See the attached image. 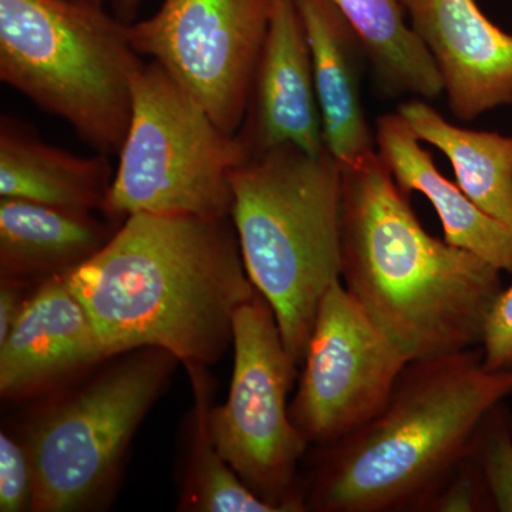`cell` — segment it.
<instances>
[{
	"label": "cell",
	"instance_id": "obj_1",
	"mask_svg": "<svg viewBox=\"0 0 512 512\" xmlns=\"http://www.w3.org/2000/svg\"><path fill=\"white\" fill-rule=\"evenodd\" d=\"M63 276L109 359L156 348L188 370L218 362L235 313L258 292L228 218L130 215Z\"/></svg>",
	"mask_w": 512,
	"mask_h": 512
},
{
	"label": "cell",
	"instance_id": "obj_2",
	"mask_svg": "<svg viewBox=\"0 0 512 512\" xmlns=\"http://www.w3.org/2000/svg\"><path fill=\"white\" fill-rule=\"evenodd\" d=\"M342 282L410 362L481 346L501 271L427 234L379 153L342 167Z\"/></svg>",
	"mask_w": 512,
	"mask_h": 512
},
{
	"label": "cell",
	"instance_id": "obj_3",
	"mask_svg": "<svg viewBox=\"0 0 512 512\" xmlns=\"http://www.w3.org/2000/svg\"><path fill=\"white\" fill-rule=\"evenodd\" d=\"M510 396L512 369H488L481 349L409 362L375 419L323 447L305 508L429 511Z\"/></svg>",
	"mask_w": 512,
	"mask_h": 512
},
{
	"label": "cell",
	"instance_id": "obj_4",
	"mask_svg": "<svg viewBox=\"0 0 512 512\" xmlns=\"http://www.w3.org/2000/svg\"><path fill=\"white\" fill-rule=\"evenodd\" d=\"M231 218L249 279L303 362L320 301L342 281V167L328 150L279 146L231 174Z\"/></svg>",
	"mask_w": 512,
	"mask_h": 512
},
{
	"label": "cell",
	"instance_id": "obj_5",
	"mask_svg": "<svg viewBox=\"0 0 512 512\" xmlns=\"http://www.w3.org/2000/svg\"><path fill=\"white\" fill-rule=\"evenodd\" d=\"M127 25L73 0H0V79L73 127L101 154L119 153L141 64Z\"/></svg>",
	"mask_w": 512,
	"mask_h": 512
},
{
	"label": "cell",
	"instance_id": "obj_6",
	"mask_svg": "<svg viewBox=\"0 0 512 512\" xmlns=\"http://www.w3.org/2000/svg\"><path fill=\"white\" fill-rule=\"evenodd\" d=\"M119 154L103 205L111 217H231V174L247 153L154 60L134 76Z\"/></svg>",
	"mask_w": 512,
	"mask_h": 512
},
{
	"label": "cell",
	"instance_id": "obj_7",
	"mask_svg": "<svg viewBox=\"0 0 512 512\" xmlns=\"http://www.w3.org/2000/svg\"><path fill=\"white\" fill-rule=\"evenodd\" d=\"M175 362L163 349H138L37 417L25 440L33 511L83 510L109 490Z\"/></svg>",
	"mask_w": 512,
	"mask_h": 512
},
{
	"label": "cell",
	"instance_id": "obj_8",
	"mask_svg": "<svg viewBox=\"0 0 512 512\" xmlns=\"http://www.w3.org/2000/svg\"><path fill=\"white\" fill-rule=\"evenodd\" d=\"M234 375L227 403L208 414L218 453L279 512L305 511L296 471L308 440L292 421L288 394L296 366L271 305L256 292L234 316Z\"/></svg>",
	"mask_w": 512,
	"mask_h": 512
},
{
	"label": "cell",
	"instance_id": "obj_9",
	"mask_svg": "<svg viewBox=\"0 0 512 512\" xmlns=\"http://www.w3.org/2000/svg\"><path fill=\"white\" fill-rule=\"evenodd\" d=\"M272 0H164L127 25L138 55L161 64L228 134L247 114Z\"/></svg>",
	"mask_w": 512,
	"mask_h": 512
},
{
	"label": "cell",
	"instance_id": "obj_10",
	"mask_svg": "<svg viewBox=\"0 0 512 512\" xmlns=\"http://www.w3.org/2000/svg\"><path fill=\"white\" fill-rule=\"evenodd\" d=\"M410 360L377 328L342 281L320 301L289 407L308 443L332 446L382 412Z\"/></svg>",
	"mask_w": 512,
	"mask_h": 512
},
{
	"label": "cell",
	"instance_id": "obj_11",
	"mask_svg": "<svg viewBox=\"0 0 512 512\" xmlns=\"http://www.w3.org/2000/svg\"><path fill=\"white\" fill-rule=\"evenodd\" d=\"M237 137L247 157L286 144L309 154L326 150L311 47L296 0H272L268 32Z\"/></svg>",
	"mask_w": 512,
	"mask_h": 512
},
{
	"label": "cell",
	"instance_id": "obj_12",
	"mask_svg": "<svg viewBox=\"0 0 512 512\" xmlns=\"http://www.w3.org/2000/svg\"><path fill=\"white\" fill-rule=\"evenodd\" d=\"M439 70L448 107L471 121L512 104V35L476 0H400Z\"/></svg>",
	"mask_w": 512,
	"mask_h": 512
},
{
	"label": "cell",
	"instance_id": "obj_13",
	"mask_svg": "<svg viewBox=\"0 0 512 512\" xmlns=\"http://www.w3.org/2000/svg\"><path fill=\"white\" fill-rule=\"evenodd\" d=\"M109 359L92 319L62 275L46 278L0 342V393L23 399Z\"/></svg>",
	"mask_w": 512,
	"mask_h": 512
},
{
	"label": "cell",
	"instance_id": "obj_14",
	"mask_svg": "<svg viewBox=\"0 0 512 512\" xmlns=\"http://www.w3.org/2000/svg\"><path fill=\"white\" fill-rule=\"evenodd\" d=\"M309 47L326 150L340 167L377 153L360 93L365 47L332 0H296Z\"/></svg>",
	"mask_w": 512,
	"mask_h": 512
},
{
	"label": "cell",
	"instance_id": "obj_15",
	"mask_svg": "<svg viewBox=\"0 0 512 512\" xmlns=\"http://www.w3.org/2000/svg\"><path fill=\"white\" fill-rule=\"evenodd\" d=\"M375 134L377 153L394 180L407 194L417 191L431 202L448 244L512 274V229L481 210L437 170L407 121L399 113L384 114L376 121Z\"/></svg>",
	"mask_w": 512,
	"mask_h": 512
},
{
	"label": "cell",
	"instance_id": "obj_16",
	"mask_svg": "<svg viewBox=\"0 0 512 512\" xmlns=\"http://www.w3.org/2000/svg\"><path fill=\"white\" fill-rule=\"evenodd\" d=\"M113 177L107 154L76 156L40 140L18 120H0V198L103 210Z\"/></svg>",
	"mask_w": 512,
	"mask_h": 512
},
{
	"label": "cell",
	"instance_id": "obj_17",
	"mask_svg": "<svg viewBox=\"0 0 512 512\" xmlns=\"http://www.w3.org/2000/svg\"><path fill=\"white\" fill-rule=\"evenodd\" d=\"M113 234L92 211L0 198L2 276L66 274L96 255Z\"/></svg>",
	"mask_w": 512,
	"mask_h": 512
},
{
	"label": "cell",
	"instance_id": "obj_18",
	"mask_svg": "<svg viewBox=\"0 0 512 512\" xmlns=\"http://www.w3.org/2000/svg\"><path fill=\"white\" fill-rule=\"evenodd\" d=\"M397 113L450 160L467 197L512 229V136L454 126L423 99L400 104Z\"/></svg>",
	"mask_w": 512,
	"mask_h": 512
},
{
	"label": "cell",
	"instance_id": "obj_19",
	"mask_svg": "<svg viewBox=\"0 0 512 512\" xmlns=\"http://www.w3.org/2000/svg\"><path fill=\"white\" fill-rule=\"evenodd\" d=\"M365 47L383 89L423 100L444 93L429 50L404 19L400 0H332Z\"/></svg>",
	"mask_w": 512,
	"mask_h": 512
},
{
	"label": "cell",
	"instance_id": "obj_20",
	"mask_svg": "<svg viewBox=\"0 0 512 512\" xmlns=\"http://www.w3.org/2000/svg\"><path fill=\"white\" fill-rule=\"evenodd\" d=\"M205 369H191L195 417L183 507L200 512H279L248 487L222 458L208 430L210 387Z\"/></svg>",
	"mask_w": 512,
	"mask_h": 512
},
{
	"label": "cell",
	"instance_id": "obj_21",
	"mask_svg": "<svg viewBox=\"0 0 512 512\" xmlns=\"http://www.w3.org/2000/svg\"><path fill=\"white\" fill-rule=\"evenodd\" d=\"M471 457L483 484L487 511L512 512V424L505 410L484 421Z\"/></svg>",
	"mask_w": 512,
	"mask_h": 512
},
{
	"label": "cell",
	"instance_id": "obj_22",
	"mask_svg": "<svg viewBox=\"0 0 512 512\" xmlns=\"http://www.w3.org/2000/svg\"><path fill=\"white\" fill-rule=\"evenodd\" d=\"M35 471L25 443L0 434V511H33Z\"/></svg>",
	"mask_w": 512,
	"mask_h": 512
},
{
	"label": "cell",
	"instance_id": "obj_23",
	"mask_svg": "<svg viewBox=\"0 0 512 512\" xmlns=\"http://www.w3.org/2000/svg\"><path fill=\"white\" fill-rule=\"evenodd\" d=\"M481 352L488 369H512V285L498 293L488 312Z\"/></svg>",
	"mask_w": 512,
	"mask_h": 512
},
{
	"label": "cell",
	"instance_id": "obj_24",
	"mask_svg": "<svg viewBox=\"0 0 512 512\" xmlns=\"http://www.w3.org/2000/svg\"><path fill=\"white\" fill-rule=\"evenodd\" d=\"M29 296H26L23 279L2 276V286H0V342H3L6 336L9 335L10 329L15 325L16 319L22 312Z\"/></svg>",
	"mask_w": 512,
	"mask_h": 512
},
{
	"label": "cell",
	"instance_id": "obj_25",
	"mask_svg": "<svg viewBox=\"0 0 512 512\" xmlns=\"http://www.w3.org/2000/svg\"><path fill=\"white\" fill-rule=\"evenodd\" d=\"M140 3L141 0H116L117 9H119L124 16H127V18L133 16V13L136 12Z\"/></svg>",
	"mask_w": 512,
	"mask_h": 512
},
{
	"label": "cell",
	"instance_id": "obj_26",
	"mask_svg": "<svg viewBox=\"0 0 512 512\" xmlns=\"http://www.w3.org/2000/svg\"><path fill=\"white\" fill-rule=\"evenodd\" d=\"M73 2L86 3V5L101 6L104 0H73Z\"/></svg>",
	"mask_w": 512,
	"mask_h": 512
}]
</instances>
